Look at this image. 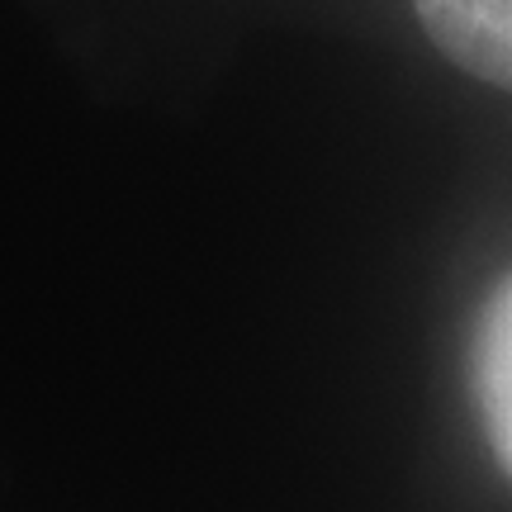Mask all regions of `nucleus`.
<instances>
[{"instance_id": "nucleus-1", "label": "nucleus", "mask_w": 512, "mask_h": 512, "mask_svg": "<svg viewBox=\"0 0 512 512\" xmlns=\"http://www.w3.org/2000/svg\"><path fill=\"white\" fill-rule=\"evenodd\" d=\"M441 53L512 91V0H413Z\"/></svg>"}, {"instance_id": "nucleus-2", "label": "nucleus", "mask_w": 512, "mask_h": 512, "mask_svg": "<svg viewBox=\"0 0 512 512\" xmlns=\"http://www.w3.org/2000/svg\"><path fill=\"white\" fill-rule=\"evenodd\" d=\"M470 384H475L479 422L489 432L498 465L512 479V271L484 299L470 347Z\"/></svg>"}]
</instances>
